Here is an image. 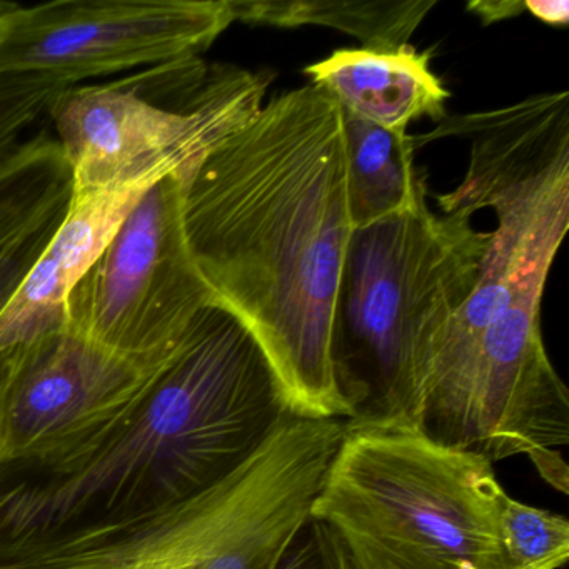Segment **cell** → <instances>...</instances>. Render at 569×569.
<instances>
[{"instance_id":"cell-17","label":"cell","mask_w":569,"mask_h":569,"mask_svg":"<svg viewBox=\"0 0 569 569\" xmlns=\"http://www.w3.org/2000/svg\"><path fill=\"white\" fill-rule=\"evenodd\" d=\"M279 569H352V566L331 529L311 518L292 542Z\"/></svg>"},{"instance_id":"cell-13","label":"cell","mask_w":569,"mask_h":569,"mask_svg":"<svg viewBox=\"0 0 569 569\" xmlns=\"http://www.w3.org/2000/svg\"><path fill=\"white\" fill-rule=\"evenodd\" d=\"M236 21L276 28L321 26L361 41L362 49L396 51L409 44L435 0H231Z\"/></svg>"},{"instance_id":"cell-18","label":"cell","mask_w":569,"mask_h":569,"mask_svg":"<svg viewBox=\"0 0 569 569\" xmlns=\"http://www.w3.org/2000/svg\"><path fill=\"white\" fill-rule=\"evenodd\" d=\"M64 218V216H62ZM62 218L49 222L44 228L39 229L34 234L19 242L18 246L6 252L0 258V311L4 309L6 302L14 295L18 286L24 279L26 272L34 264L36 259L41 254L42 249L48 244L49 239L54 234L56 228Z\"/></svg>"},{"instance_id":"cell-5","label":"cell","mask_w":569,"mask_h":569,"mask_svg":"<svg viewBox=\"0 0 569 569\" xmlns=\"http://www.w3.org/2000/svg\"><path fill=\"white\" fill-rule=\"evenodd\" d=\"M268 72L201 58L141 69L119 81L59 92L49 108L72 191L184 184L212 149L264 106Z\"/></svg>"},{"instance_id":"cell-11","label":"cell","mask_w":569,"mask_h":569,"mask_svg":"<svg viewBox=\"0 0 569 569\" xmlns=\"http://www.w3.org/2000/svg\"><path fill=\"white\" fill-rule=\"evenodd\" d=\"M429 61L428 52L411 44L396 51L339 49L302 72L352 114L388 131L408 132L419 119L448 118L445 102L451 94Z\"/></svg>"},{"instance_id":"cell-2","label":"cell","mask_w":569,"mask_h":569,"mask_svg":"<svg viewBox=\"0 0 569 569\" xmlns=\"http://www.w3.org/2000/svg\"><path fill=\"white\" fill-rule=\"evenodd\" d=\"M289 415L251 329L212 302L118 431L54 468L0 478V549L182 501L234 471Z\"/></svg>"},{"instance_id":"cell-6","label":"cell","mask_w":569,"mask_h":569,"mask_svg":"<svg viewBox=\"0 0 569 569\" xmlns=\"http://www.w3.org/2000/svg\"><path fill=\"white\" fill-rule=\"evenodd\" d=\"M169 358H129L66 325L0 349V478L44 471L118 431Z\"/></svg>"},{"instance_id":"cell-9","label":"cell","mask_w":569,"mask_h":569,"mask_svg":"<svg viewBox=\"0 0 569 569\" xmlns=\"http://www.w3.org/2000/svg\"><path fill=\"white\" fill-rule=\"evenodd\" d=\"M542 296H526L482 332L436 441L496 461L525 455L542 478L568 492L569 398L549 361Z\"/></svg>"},{"instance_id":"cell-8","label":"cell","mask_w":569,"mask_h":569,"mask_svg":"<svg viewBox=\"0 0 569 569\" xmlns=\"http://www.w3.org/2000/svg\"><path fill=\"white\" fill-rule=\"evenodd\" d=\"M236 22L231 0H52L21 8L0 34V78L72 88L201 58Z\"/></svg>"},{"instance_id":"cell-3","label":"cell","mask_w":569,"mask_h":569,"mask_svg":"<svg viewBox=\"0 0 569 569\" xmlns=\"http://www.w3.org/2000/svg\"><path fill=\"white\" fill-rule=\"evenodd\" d=\"M472 212L412 211L356 229L339 281L332 368L348 425L419 428L446 332L478 279L491 231Z\"/></svg>"},{"instance_id":"cell-12","label":"cell","mask_w":569,"mask_h":569,"mask_svg":"<svg viewBox=\"0 0 569 569\" xmlns=\"http://www.w3.org/2000/svg\"><path fill=\"white\" fill-rule=\"evenodd\" d=\"M341 118L355 229L412 211L426 198V184L415 169L411 136L379 128L345 108Z\"/></svg>"},{"instance_id":"cell-21","label":"cell","mask_w":569,"mask_h":569,"mask_svg":"<svg viewBox=\"0 0 569 569\" xmlns=\"http://www.w3.org/2000/svg\"><path fill=\"white\" fill-rule=\"evenodd\" d=\"M21 8V4H16V2H6V0H0V34L4 31L6 26H8L9 19L12 18L18 9Z\"/></svg>"},{"instance_id":"cell-20","label":"cell","mask_w":569,"mask_h":569,"mask_svg":"<svg viewBox=\"0 0 569 569\" xmlns=\"http://www.w3.org/2000/svg\"><path fill=\"white\" fill-rule=\"evenodd\" d=\"M525 11L549 26H568V0H525Z\"/></svg>"},{"instance_id":"cell-1","label":"cell","mask_w":569,"mask_h":569,"mask_svg":"<svg viewBox=\"0 0 569 569\" xmlns=\"http://www.w3.org/2000/svg\"><path fill=\"white\" fill-rule=\"evenodd\" d=\"M182 219L199 272L258 339L289 411L349 421L332 368L356 231L338 102L311 82L272 98L182 184Z\"/></svg>"},{"instance_id":"cell-16","label":"cell","mask_w":569,"mask_h":569,"mask_svg":"<svg viewBox=\"0 0 569 569\" xmlns=\"http://www.w3.org/2000/svg\"><path fill=\"white\" fill-rule=\"evenodd\" d=\"M64 86L34 78H0V168L31 138V129L48 118Z\"/></svg>"},{"instance_id":"cell-14","label":"cell","mask_w":569,"mask_h":569,"mask_svg":"<svg viewBox=\"0 0 569 569\" xmlns=\"http://www.w3.org/2000/svg\"><path fill=\"white\" fill-rule=\"evenodd\" d=\"M72 178L54 136L38 131L0 168V258L62 218Z\"/></svg>"},{"instance_id":"cell-19","label":"cell","mask_w":569,"mask_h":569,"mask_svg":"<svg viewBox=\"0 0 569 569\" xmlns=\"http://www.w3.org/2000/svg\"><path fill=\"white\" fill-rule=\"evenodd\" d=\"M469 11L475 12L482 24H495L505 19L516 18L525 11V0H491V2H471Z\"/></svg>"},{"instance_id":"cell-7","label":"cell","mask_w":569,"mask_h":569,"mask_svg":"<svg viewBox=\"0 0 569 569\" xmlns=\"http://www.w3.org/2000/svg\"><path fill=\"white\" fill-rule=\"evenodd\" d=\"M212 302L186 238L182 184L164 178L76 286L66 326L119 355L162 361Z\"/></svg>"},{"instance_id":"cell-10","label":"cell","mask_w":569,"mask_h":569,"mask_svg":"<svg viewBox=\"0 0 569 569\" xmlns=\"http://www.w3.org/2000/svg\"><path fill=\"white\" fill-rule=\"evenodd\" d=\"M151 188L152 184H139L72 191L68 211L54 234L0 311V349L31 341L66 325V308L76 286Z\"/></svg>"},{"instance_id":"cell-15","label":"cell","mask_w":569,"mask_h":569,"mask_svg":"<svg viewBox=\"0 0 569 569\" xmlns=\"http://www.w3.org/2000/svg\"><path fill=\"white\" fill-rule=\"evenodd\" d=\"M499 528L515 569H559L568 561L569 522L565 516L525 505L505 492Z\"/></svg>"},{"instance_id":"cell-4","label":"cell","mask_w":569,"mask_h":569,"mask_svg":"<svg viewBox=\"0 0 569 569\" xmlns=\"http://www.w3.org/2000/svg\"><path fill=\"white\" fill-rule=\"evenodd\" d=\"M491 461L416 426L348 425L311 516L352 569H515Z\"/></svg>"}]
</instances>
